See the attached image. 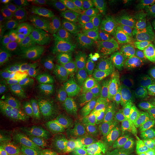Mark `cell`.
<instances>
[{
  "label": "cell",
  "instance_id": "obj_1",
  "mask_svg": "<svg viewBox=\"0 0 155 155\" xmlns=\"http://www.w3.org/2000/svg\"><path fill=\"white\" fill-rule=\"evenodd\" d=\"M122 83L104 73L87 71L75 87L91 111L110 115L121 111L129 101Z\"/></svg>",
  "mask_w": 155,
  "mask_h": 155
},
{
  "label": "cell",
  "instance_id": "obj_2",
  "mask_svg": "<svg viewBox=\"0 0 155 155\" xmlns=\"http://www.w3.org/2000/svg\"><path fill=\"white\" fill-rule=\"evenodd\" d=\"M113 125L110 115L89 112L73 121L53 127L52 134L60 144L90 152L102 142Z\"/></svg>",
  "mask_w": 155,
  "mask_h": 155
},
{
  "label": "cell",
  "instance_id": "obj_3",
  "mask_svg": "<svg viewBox=\"0 0 155 155\" xmlns=\"http://www.w3.org/2000/svg\"><path fill=\"white\" fill-rule=\"evenodd\" d=\"M70 48L88 71L104 73L123 83L122 46L82 36L74 39Z\"/></svg>",
  "mask_w": 155,
  "mask_h": 155
},
{
  "label": "cell",
  "instance_id": "obj_4",
  "mask_svg": "<svg viewBox=\"0 0 155 155\" xmlns=\"http://www.w3.org/2000/svg\"><path fill=\"white\" fill-rule=\"evenodd\" d=\"M76 27L85 36L117 45H128L137 40L131 28L105 17L83 15L77 20Z\"/></svg>",
  "mask_w": 155,
  "mask_h": 155
},
{
  "label": "cell",
  "instance_id": "obj_5",
  "mask_svg": "<svg viewBox=\"0 0 155 155\" xmlns=\"http://www.w3.org/2000/svg\"><path fill=\"white\" fill-rule=\"evenodd\" d=\"M154 64L150 45L137 39L132 43L122 46L123 83L135 86L139 85Z\"/></svg>",
  "mask_w": 155,
  "mask_h": 155
},
{
  "label": "cell",
  "instance_id": "obj_6",
  "mask_svg": "<svg viewBox=\"0 0 155 155\" xmlns=\"http://www.w3.org/2000/svg\"><path fill=\"white\" fill-rule=\"evenodd\" d=\"M86 71L79 62L59 55L48 60L40 75L45 83H54L67 91L76 86Z\"/></svg>",
  "mask_w": 155,
  "mask_h": 155
},
{
  "label": "cell",
  "instance_id": "obj_7",
  "mask_svg": "<svg viewBox=\"0 0 155 155\" xmlns=\"http://www.w3.org/2000/svg\"><path fill=\"white\" fill-rule=\"evenodd\" d=\"M34 42L48 58L59 56L70 45L68 31L61 20L51 19L35 32Z\"/></svg>",
  "mask_w": 155,
  "mask_h": 155
},
{
  "label": "cell",
  "instance_id": "obj_8",
  "mask_svg": "<svg viewBox=\"0 0 155 155\" xmlns=\"http://www.w3.org/2000/svg\"><path fill=\"white\" fill-rule=\"evenodd\" d=\"M135 100V114L129 123L131 132L144 136L155 132V97L139 85L132 87Z\"/></svg>",
  "mask_w": 155,
  "mask_h": 155
},
{
  "label": "cell",
  "instance_id": "obj_9",
  "mask_svg": "<svg viewBox=\"0 0 155 155\" xmlns=\"http://www.w3.org/2000/svg\"><path fill=\"white\" fill-rule=\"evenodd\" d=\"M5 123L18 128L29 137L34 134H44L49 126L53 127L48 111L40 104H27L13 115H6Z\"/></svg>",
  "mask_w": 155,
  "mask_h": 155
},
{
  "label": "cell",
  "instance_id": "obj_10",
  "mask_svg": "<svg viewBox=\"0 0 155 155\" xmlns=\"http://www.w3.org/2000/svg\"><path fill=\"white\" fill-rule=\"evenodd\" d=\"M92 111L76 87L67 90L48 112L53 127L73 121Z\"/></svg>",
  "mask_w": 155,
  "mask_h": 155
},
{
  "label": "cell",
  "instance_id": "obj_11",
  "mask_svg": "<svg viewBox=\"0 0 155 155\" xmlns=\"http://www.w3.org/2000/svg\"><path fill=\"white\" fill-rule=\"evenodd\" d=\"M29 136L18 128L2 122L0 124V155H18L26 147Z\"/></svg>",
  "mask_w": 155,
  "mask_h": 155
},
{
  "label": "cell",
  "instance_id": "obj_12",
  "mask_svg": "<svg viewBox=\"0 0 155 155\" xmlns=\"http://www.w3.org/2000/svg\"><path fill=\"white\" fill-rule=\"evenodd\" d=\"M2 32L15 48L22 50L30 48L34 33L18 22L12 15L7 16L2 24Z\"/></svg>",
  "mask_w": 155,
  "mask_h": 155
},
{
  "label": "cell",
  "instance_id": "obj_13",
  "mask_svg": "<svg viewBox=\"0 0 155 155\" xmlns=\"http://www.w3.org/2000/svg\"><path fill=\"white\" fill-rule=\"evenodd\" d=\"M48 57L38 48L20 50L13 60V70L17 74H31L42 69Z\"/></svg>",
  "mask_w": 155,
  "mask_h": 155
},
{
  "label": "cell",
  "instance_id": "obj_14",
  "mask_svg": "<svg viewBox=\"0 0 155 155\" xmlns=\"http://www.w3.org/2000/svg\"><path fill=\"white\" fill-rule=\"evenodd\" d=\"M120 12L146 28L155 30V5L151 1L122 2Z\"/></svg>",
  "mask_w": 155,
  "mask_h": 155
},
{
  "label": "cell",
  "instance_id": "obj_15",
  "mask_svg": "<svg viewBox=\"0 0 155 155\" xmlns=\"http://www.w3.org/2000/svg\"><path fill=\"white\" fill-rule=\"evenodd\" d=\"M31 3L35 9L52 19L73 12L72 5L65 0H34Z\"/></svg>",
  "mask_w": 155,
  "mask_h": 155
},
{
  "label": "cell",
  "instance_id": "obj_16",
  "mask_svg": "<svg viewBox=\"0 0 155 155\" xmlns=\"http://www.w3.org/2000/svg\"><path fill=\"white\" fill-rule=\"evenodd\" d=\"M45 82L40 73L27 75L21 83L27 104H42L44 97Z\"/></svg>",
  "mask_w": 155,
  "mask_h": 155
},
{
  "label": "cell",
  "instance_id": "obj_17",
  "mask_svg": "<svg viewBox=\"0 0 155 155\" xmlns=\"http://www.w3.org/2000/svg\"><path fill=\"white\" fill-rule=\"evenodd\" d=\"M12 15L32 33H35L48 20L51 19L37 9L25 6L12 12Z\"/></svg>",
  "mask_w": 155,
  "mask_h": 155
},
{
  "label": "cell",
  "instance_id": "obj_18",
  "mask_svg": "<svg viewBox=\"0 0 155 155\" xmlns=\"http://www.w3.org/2000/svg\"><path fill=\"white\" fill-rule=\"evenodd\" d=\"M136 144L129 137L111 139L103 146L102 155H135Z\"/></svg>",
  "mask_w": 155,
  "mask_h": 155
},
{
  "label": "cell",
  "instance_id": "obj_19",
  "mask_svg": "<svg viewBox=\"0 0 155 155\" xmlns=\"http://www.w3.org/2000/svg\"><path fill=\"white\" fill-rule=\"evenodd\" d=\"M27 104L21 83L15 85L7 91L4 103V110L6 115H13Z\"/></svg>",
  "mask_w": 155,
  "mask_h": 155
},
{
  "label": "cell",
  "instance_id": "obj_20",
  "mask_svg": "<svg viewBox=\"0 0 155 155\" xmlns=\"http://www.w3.org/2000/svg\"><path fill=\"white\" fill-rule=\"evenodd\" d=\"M122 2L115 0H83L80 6L83 9L97 14L120 11Z\"/></svg>",
  "mask_w": 155,
  "mask_h": 155
},
{
  "label": "cell",
  "instance_id": "obj_21",
  "mask_svg": "<svg viewBox=\"0 0 155 155\" xmlns=\"http://www.w3.org/2000/svg\"><path fill=\"white\" fill-rule=\"evenodd\" d=\"M66 91L62 87L54 83H45L44 84V97L42 101V105L48 112L56 104L61 96Z\"/></svg>",
  "mask_w": 155,
  "mask_h": 155
},
{
  "label": "cell",
  "instance_id": "obj_22",
  "mask_svg": "<svg viewBox=\"0 0 155 155\" xmlns=\"http://www.w3.org/2000/svg\"><path fill=\"white\" fill-rule=\"evenodd\" d=\"M147 93L155 97V64L139 84Z\"/></svg>",
  "mask_w": 155,
  "mask_h": 155
},
{
  "label": "cell",
  "instance_id": "obj_23",
  "mask_svg": "<svg viewBox=\"0 0 155 155\" xmlns=\"http://www.w3.org/2000/svg\"><path fill=\"white\" fill-rule=\"evenodd\" d=\"M141 147L144 155H155V132L144 136Z\"/></svg>",
  "mask_w": 155,
  "mask_h": 155
},
{
  "label": "cell",
  "instance_id": "obj_24",
  "mask_svg": "<svg viewBox=\"0 0 155 155\" xmlns=\"http://www.w3.org/2000/svg\"><path fill=\"white\" fill-rule=\"evenodd\" d=\"M14 48V46L9 42V40L5 38L4 34L1 32V35H0V57H1V63H4L6 58L9 57L11 51Z\"/></svg>",
  "mask_w": 155,
  "mask_h": 155
},
{
  "label": "cell",
  "instance_id": "obj_25",
  "mask_svg": "<svg viewBox=\"0 0 155 155\" xmlns=\"http://www.w3.org/2000/svg\"><path fill=\"white\" fill-rule=\"evenodd\" d=\"M27 2L28 1H25V0H2L1 1L2 5L6 8L11 9L12 12L22 8Z\"/></svg>",
  "mask_w": 155,
  "mask_h": 155
},
{
  "label": "cell",
  "instance_id": "obj_26",
  "mask_svg": "<svg viewBox=\"0 0 155 155\" xmlns=\"http://www.w3.org/2000/svg\"><path fill=\"white\" fill-rule=\"evenodd\" d=\"M151 38H152V39L155 42V30H154L152 32V33L151 34Z\"/></svg>",
  "mask_w": 155,
  "mask_h": 155
},
{
  "label": "cell",
  "instance_id": "obj_27",
  "mask_svg": "<svg viewBox=\"0 0 155 155\" xmlns=\"http://www.w3.org/2000/svg\"><path fill=\"white\" fill-rule=\"evenodd\" d=\"M153 55H154V64H155V49L154 50V53H153Z\"/></svg>",
  "mask_w": 155,
  "mask_h": 155
},
{
  "label": "cell",
  "instance_id": "obj_28",
  "mask_svg": "<svg viewBox=\"0 0 155 155\" xmlns=\"http://www.w3.org/2000/svg\"><path fill=\"white\" fill-rule=\"evenodd\" d=\"M151 2H152L155 5V0H151Z\"/></svg>",
  "mask_w": 155,
  "mask_h": 155
}]
</instances>
